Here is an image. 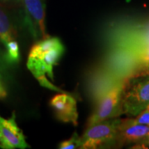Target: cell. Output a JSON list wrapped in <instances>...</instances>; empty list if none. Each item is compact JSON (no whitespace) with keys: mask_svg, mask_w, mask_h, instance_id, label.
Listing matches in <instances>:
<instances>
[{"mask_svg":"<svg viewBox=\"0 0 149 149\" xmlns=\"http://www.w3.org/2000/svg\"><path fill=\"white\" fill-rule=\"evenodd\" d=\"M109 52L92 80L95 100L113 83L149 74V23L122 26L109 37Z\"/></svg>","mask_w":149,"mask_h":149,"instance_id":"cell-1","label":"cell"},{"mask_svg":"<svg viewBox=\"0 0 149 149\" xmlns=\"http://www.w3.org/2000/svg\"><path fill=\"white\" fill-rule=\"evenodd\" d=\"M64 52V46L57 37H46L33 45L28 56L27 68L42 86L48 81L46 74L53 79V67Z\"/></svg>","mask_w":149,"mask_h":149,"instance_id":"cell-2","label":"cell"},{"mask_svg":"<svg viewBox=\"0 0 149 149\" xmlns=\"http://www.w3.org/2000/svg\"><path fill=\"white\" fill-rule=\"evenodd\" d=\"M149 104V74L123 80L122 113L137 116Z\"/></svg>","mask_w":149,"mask_h":149,"instance_id":"cell-3","label":"cell"},{"mask_svg":"<svg viewBox=\"0 0 149 149\" xmlns=\"http://www.w3.org/2000/svg\"><path fill=\"white\" fill-rule=\"evenodd\" d=\"M123 80L111 85L95 100L96 107L88 120L87 127L109 118H117L122 113L121 99Z\"/></svg>","mask_w":149,"mask_h":149,"instance_id":"cell-4","label":"cell"},{"mask_svg":"<svg viewBox=\"0 0 149 149\" xmlns=\"http://www.w3.org/2000/svg\"><path fill=\"white\" fill-rule=\"evenodd\" d=\"M119 121L120 119L113 118L87 127L80 137V148L95 149L101 146L117 145Z\"/></svg>","mask_w":149,"mask_h":149,"instance_id":"cell-5","label":"cell"},{"mask_svg":"<svg viewBox=\"0 0 149 149\" xmlns=\"http://www.w3.org/2000/svg\"><path fill=\"white\" fill-rule=\"evenodd\" d=\"M24 7V23L35 38L48 37L46 32L45 0H22Z\"/></svg>","mask_w":149,"mask_h":149,"instance_id":"cell-6","label":"cell"},{"mask_svg":"<svg viewBox=\"0 0 149 149\" xmlns=\"http://www.w3.org/2000/svg\"><path fill=\"white\" fill-rule=\"evenodd\" d=\"M149 133V125L138 123L135 118L120 119L118 125L117 145L140 143Z\"/></svg>","mask_w":149,"mask_h":149,"instance_id":"cell-7","label":"cell"},{"mask_svg":"<svg viewBox=\"0 0 149 149\" xmlns=\"http://www.w3.org/2000/svg\"><path fill=\"white\" fill-rule=\"evenodd\" d=\"M0 134L2 137L3 148L23 149L29 148L25 136L17 124L15 113H13V116L8 119L0 116Z\"/></svg>","mask_w":149,"mask_h":149,"instance_id":"cell-8","label":"cell"},{"mask_svg":"<svg viewBox=\"0 0 149 149\" xmlns=\"http://www.w3.org/2000/svg\"><path fill=\"white\" fill-rule=\"evenodd\" d=\"M52 107L59 120L64 123H71L74 126L78 123V111L76 100L67 94H59L51 100Z\"/></svg>","mask_w":149,"mask_h":149,"instance_id":"cell-9","label":"cell"},{"mask_svg":"<svg viewBox=\"0 0 149 149\" xmlns=\"http://www.w3.org/2000/svg\"><path fill=\"white\" fill-rule=\"evenodd\" d=\"M14 31L5 13L0 9V41L4 46L14 39Z\"/></svg>","mask_w":149,"mask_h":149,"instance_id":"cell-10","label":"cell"},{"mask_svg":"<svg viewBox=\"0 0 149 149\" xmlns=\"http://www.w3.org/2000/svg\"><path fill=\"white\" fill-rule=\"evenodd\" d=\"M5 47L7 49V55H6L7 60L11 63L17 62L20 56L19 47L17 42L15 40H12L6 45Z\"/></svg>","mask_w":149,"mask_h":149,"instance_id":"cell-11","label":"cell"},{"mask_svg":"<svg viewBox=\"0 0 149 149\" xmlns=\"http://www.w3.org/2000/svg\"><path fill=\"white\" fill-rule=\"evenodd\" d=\"M58 148L60 149L80 148V137L76 133H74L70 139L59 144Z\"/></svg>","mask_w":149,"mask_h":149,"instance_id":"cell-12","label":"cell"},{"mask_svg":"<svg viewBox=\"0 0 149 149\" xmlns=\"http://www.w3.org/2000/svg\"><path fill=\"white\" fill-rule=\"evenodd\" d=\"M135 120L139 123L149 125V111L147 109H144L139 115H137L135 118Z\"/></svg>","mask_w":149,"mask_h":149,"instance_id":"cell-13","label":"cell"},{"mask_svg":"<svg viewBox=\"0 0 149 149\" xmlns=\"http://www.w3.org/2000/svg\"><path fill=\"white\" fill-rule=\"evenodd\" d=\"M6 96H7V92L4 90V88L3 87V85H1V83H0V99H3V98H5Z\"/></svg>","mask_w":149,"mask_h":149,"instance_id":"cell-14","label":"cell"},{"mask_svg":"<svg viewBox=\"0 0 149 149\" xmlns=\"http://www.w3.org/2000/svg\"><path fill=\"white\" fill-rule=\"evenodd\" d=\"M140 143L143 144L144 146H146L147 148H149V133L147 135L146 138H144V139L142 140V142H141Z\"/></svg>","mask_w":149,"mask_h":149,"instance_id":"cell-15","label":"cell"},{"mask_svg":"<svg viewBox=\"0 0 149 149\" xmlns=\"http://www.w3.org/2000/svg\"><path fill=\"white\" fill-rule=\"evenodd\" d=\"M0 148H3V142H2V137H1V134H0Z\"/></svg>","mask_w":149,"mask_h":149,"instance_id":"cell-16","label":"cell"},{"mask_svg":"<svg viewBox=\"0 0 149 149\" xmlns=\"http://www.w3.org/2000/svg\"><path fill=\"white\" fill-rule=\"evenodd\" d=\"M146 109H147V110H148V111H149V104H148V107L146 108Z\"/></svg>","mask_w":149,"mask_h":149,"instance_id":"cell-17","label":"cell"}]
</instances>
